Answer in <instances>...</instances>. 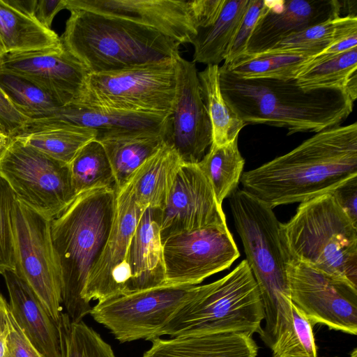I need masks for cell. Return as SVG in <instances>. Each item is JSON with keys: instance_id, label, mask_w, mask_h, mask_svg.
<instances>
[{"instance_id": "obj_1", "label": "cell", "mask_w": 357, "mask_h": 357, "mask_svg": "<svg viewBox=\"0 0 357 357\" xmlns=\"http://www.w3.org/2000/svg\"><path fill=\"white\" fill-rule=\"evenodd\" d=\"M357 176V123L316 132L281 156L242 174L243 190L271 208L330 193Z\"/></svg>"}, {"instance_id": "obj_2", "label": "cell", "mask_w": 357, "mask_h": 357, "mask_svg": "<svg viewBox=\"0 0 357 357\" xmlns=\"http://www.w3.org/2000/svg\"><path fill=\"white\" fill-rule=\"evenodd\" d=\"M223 98L247 124H264L296 132H318L340 126L354 101L342 89H304L296 78L245 79L219 67Z\"/></svg>"}, {"instance_id": "obj_3", "label": "cell", "mask_w": 357, "mask_h": 357, "mask_svg": "<svg viewBox=\"0 0 357 357\" xmlns=\"http://www.w3.org/2000/svg\"><path fill=\"white\" fill-rule=\"evenodd\" d=\"M116 192L113 188L83 192L51 220L52 238L61 275L62 304L72 323L82 321L91 310L84 291L112 227Z\"/></svg>"}, {"instance_id": "obj_4", "label": "cell", "mask_w": 357, "mask_h": 357, "mask_svg": "<svg viewBox=\"0 0 357 357\" xmlns=\"http://www.w3.org/2000/svg\"><path fill=\"white\" fill-rule=\"evenodd\" d=\"M229 202L246 261L257 284L264 311L261 339L270 348L290 330L292 303L285 258L273 210L243 189H236Z\"/></svg>"}, {"instance_id": "obj_5", "label": "cell", "mask_w": 357, "mask_h": 357, "mask_svg": "<svg viewBox=\"0 0 357 357\" xmlns=\"http://www.w3.org/2000/svg\"><path fill=\"white\" fill-rule=\"evenodd\" d=\"M70 12L61 43L90 73L118 71L179 54V43L151 27L84 9Z\"/></svg>"}, {"instance_id": "obj_6", "label": "cell", "mask_w": 357, "mask_h": 357, "mask_svg": "<svg viewBox=\"0 0 357 357\" xmlns=\"http://www.w3.org/2000/svg\"><path fill=\"white\" fill-rule=\"evenodd\" d=\"M279 234L285 259L357 287V225L331 193L301 203Z\"/></svg>"}, {"instance_id": "obj_7", "label": "cell", "mask_w": 357, "mask_h": 357, "mask_svg": "<svg viewBox=\"0 0 357 357\" xmlns=\"http://www.w3.org/2000/svg\"><path fill=\"white\" fill-rule=\"evenodd\" d=\"M264 317L257 284L244 259L223 278L194 286L159 337L220 333L260 335Z\"/></svg>"}, {"instance_id": "obj_8", "label": "cell", "mask_w": 357, "mask_h": 357, "mask_svg": "<svg viewBox=\"0 0 357 357\" xmlns=\"http://www.w3.org/2000/svg\"><path fill=\"white\" fill-rule=\"evenodd\" d=\"M176 57L118 71L89 73L83 93L75 103L169 116L176 89Z\"/></svg>"}, {"instance_id": "obj_9", "label": "cell", "mask_w": 357, "mask_h": 357, "mask_svg": "<svg viewBox=\"0 0 357 357\" xmlns=\"http://www.w3.org/2000/svg\"><path fill=\"white\" fill-rule=\"evenodd\" d=\"M0 176L16 198L52 220L75 198L69 165L12 137L0 153Z\"/></svg>"}, {"instance_id": "obj_10", "label": "cell", "mask_w": 357, "mask_h": 357, "mask_svg": "<svg viewBox=\"0 0 357 357\" xmlns=\"http://www.w3.org/2000/svg\"><path fill=\"white\" fill-rule=\"evenodd\" d=\"M15 271L58 324L62 316L61 275L51 220L17 198L13 209Z\"/></svg>"}, {"instance_id": "obj_11", "label": "cell", "mask_w": 357, "mask_h": 357, "mask_svg": "<svg viewBox=\"0 0 357 357\" xmlns=\"http://www.w3.org/2000/svg\"><path fill=\"white\" fill-rule=\"evenodd\" d=\"M193 287L164 284L133 292L98 302L89 314L121 343L140 339L151 340L159 337L163 327Z\"/></svg>"}, {"instance_id": "obj_12", "label": "cell", "mask_w": 357, "mask_h": 357, "mask_svg": "<svg viewBox=\"0 0 357 357\" xmlns=\"http://www.w3.org/2000/svg\"><path fill=\"white\" fill-rule=\"evenodd\" d=\"M291 303L312 326L357 334V287L303 263L285 259Z\"/></svg>"}, {"instance_id": "obj_13", "label": "cell", "mask_w": 357, "mask_h": 357, "mask_svg": "<svg viewBox=\"0 0 357 357\" xmlns=\"http://www.w3.org/2000/svg\"><path fill=\"white\" fill-rule=\"evenodd\" d=\"M162 243L167 285H198L240 256L227 225L174 234Z\"/></svg>"}, {"instance_id": "obj_14", "label": "cell", "mask_w": 357, "mask_h": 357, "mask_svg": "<svg viewBox=\"0 0 357 357\" xmlns=\"http://www.w3.org/2000/svg\"><path fill=\"white\" fill-rule=\"evenodd\" d=\"M115 212L102 252L88 278L84 300L98 302L128 294L126 255L143 211L137 206L131 180L116 190Z\"/></svg>"}, {"instance_id": "obj_15", "label": "cell", "mask_w": 357, "mask_h": 357, "mask_svg": "<svg viewBox=\"0 0 357 357\" xmlns=\"http://www.w3.org/2000/svg\"><path fill=\"white\" fill-rule=\"evenodd\" d=\"M176 89L165 142L184 163L197 164L212 144V130L195 63L176 57Z\"/></svg>"}, {"instance_id": "obj_16", "label": "cell", "mask_w": 357, "mask_h": 357, "mask_svg": "<svg viewBox=\"0 0 357 357\" xmlns=\"http://www.w3.org/2000/svg\"><path fill=\"white\" fill-rule=\"evenodd\" d=\"M227 225L222 207L198 164L183 163L162 210L160 236Z\"/></svg>"}, {"instance_id": "obj_17", "label": "cell", "mask_w": 357, "mask_h": 357, "mask_svg": "<svg viewBox=\"0 0 357 357\" xmlns=\"http://www.w3.org/2000/svg\"><path fill=\"white\" fill-rule=\"evenodd\" d=\"M0 70L31 80L52 94L61 105L79 100L90 73L63 44L56 48L3 54Z\"/></svg>"}, {"instance_id": "obj_18", "label": "cell", "mask_w": 357, "mask_h": 357, "mask_svg": "<svg viewBox=\"0 0 357 357\" xmlns=\"http://www.w3.org/2000/svg\"><path fill=\"white\" fill-rule=\"evenodd\" d=\"M66 9H84L151 27L181 45L197 33L190 1L66 0Z\"/></svg>"}, {"instance_id": "obj_19", "label": "cell", "mask_w": 357, "mask_h": 357, "mask_svg": "<svg viewBox=\"0 0 357 357\" xmlns=\"http://www.w3.org/2000/svg\"><path fill=\"white\" fill-rule=\"evenodd\" d=\"M337 0H278L257 22L244 54L266 52L283 39L340 16Z\"/></svg>"}, {"instance_id": "obj_20", "label": "cell", "mask_w": 357, "mask_h": 357, "mask_svg": "<svg viewBox=\"0 0 357 357\" xmlns=\"http://www.w3.org/2000/svg\"><path fill=\"white\" fill-rule=\"evenodd\" d=\"M169 116L70 103L29 119L19 135L61 126L89 128L97 134L135 130L168 131Z\"/></svg>"}, {"instance_id": "obj_21", "label": "cell", "mask_w": 357, "mask_h": 357, "mask_svg": "<svg viewBox=\"0 0 357 357\" xmlns=\"http://www.w3.org/2000/svg\"><path fill=\"white\" fill-rule=\"evenodd\" d=\"M161 215L162 210L149 207L139 217L126 259L128 294L165 284Z\"/></svg>"}, {"instance_id": "obj_22", "label": "cell", "mask_w": 357, "mask_h": 357, "mask_svg": "<svg viewBox=\"0 0 357 357\" xmlns=\"http://www.w3.org/2000/svg\"><path fill=\"white\" fill-rule=\"evenodd\" d=\"M3 276L11 314L29 341L43 357H63L59 323L15 272L6 271Z\"/></svg>"}, {"instance_id": "obj_23", "label": "cell", "mask_w": 357, "mask_h": 357, "mask_svg": "<svg viewBox=\"0 0 357 357\" xmlns=\"http://www.w3.org/2000/svg\"><path fill=\"white\" fill-rule=\"evenodd\" d=\"M142 357H257L252 336L239 333L188 335L169 339L155 337Z\"/></svg>"}, {"instance_id": "obj_24", "label": "cell", "mask_w": 357, "mask_h": 357, "mask_svg": "<svg viewBox=\"0 0 357 357\" xmlns=\"http://www.w3.org/2000/svg\"><path fill=\"white\" fill-rule=\"evenodd\" d=\"M167 130H135L97 134L111 164L119 190L137 169L161 147Z\"/></svg>"}, {"instance_id": "obj_25", "label": "cell", "mask_w": 357, "mask_h": 357, "mask_svg": "<svg viewBox=\"0 0 357 357\" xmlns=\"http://www.w3.org/2000/svg\"><path fill=\"white\" fill-rule=\"evenodd\" d=\"M183 163L176 150L165 142L137 169L131 181L135 202L142 211L149 207L165 208Z\"/></svg>"}, {"instance_id": "obj_26", "label": "cell", "mask_w": 357, "mask_h": 357, "mask_svg": "<svg viewBox=\"0 0 357 357\" xmlns=\"http://www.w3.org/2000/svg\"><path fill=\"white\" fill-rule=\"evenodd\" d=\"M250 0H225L217 20L212 24L197 29L192 40L193 61L218 65L227 58Z\"/></svg>"}, {"instance_id": "obj_27", "label": "cell", "mask_w": 357, "mask_h": 357, "mask_svg": "<svg viewBox=\"0 0 357 357\" xmlns=\"http://www.w3.org/2000/svg\"><path fill=\"white\" fill-rule=\"evenodd\" d=\"M62 46L61 38L0 0V54L31 52Z\"/></svg>"}, {"instance_id": "obj_28", "label": "cell", "mask_w": 357, "mask_h": 357, "mask_svg": "<svg viewBox=\"0 0 357 357\" xmlns=\"http://www.w3.org/2000/svg\"><path fill=\"white\" fill-rule=\"evenodd\" d=\"M202 96L211 121L212 144L220 146L238 137L245 123L233 112L222 95L219 66L208 65L198 73Z\"/></svg>"}, {"instance_id": "obj_29", "label": "cell", "mask_w": 357, "mask_h": 357, "mask_svg": "<svg viewBox=\"0 0 357 357\" xmlns=\"http://www.w3.org/2000/svg\"><path fill=\"white\" fill-rule=\"evenodd\" d=\"M354 33H357L356 15L339 16L288 36L266 52L314 56Z\"/></svg>"}, {"instance_id": "obj_30", "label": "cell", "mask_w": 357, "mask_h": 357, "mask_svg": "<svg viewBox=\"0 0 357 357\" xmlns=\"http://www.w3.org/2000/svg\"><path fill=\"white\" fill-rule=\"evenodd\" d=\"M197 164L222 206L223 200L238 188L243 174L245 160L238 150V138L220 146L211 144Z\"/></svg>"}, {"instance_id": "obj_31", "label": "cell", "mask_w": 357, "mask_h": 357, "mask_svg": "<svg viewBox=\"0 0 357 357\" xmlns=\"http://www.w3.org/2000/svg\"><path fill=\"white\" fill-rule=\"evenodd\" d=\"M312 56L302 54L265 52L243 54L222 68L245 79L296 78Z\"/></svg>"}, {"instance_id": "obj_32", "label": "cell", "mask_w": 357, "mask_h": 357, "mask_svg": "<svg viewBox=\"0 0 357 357\" xmlns=\"http://www.w3.org/2000/svg\"><path fill=\"white\" fill-rule=\"evenodd\" d=\"M96 130L79 126H61L15 137L48 156L69 165L77 152L96 139Z\"/></svg>"}, {"instance_id": "obj_33", "label": "cell", "mask_w": 357, "mask_h": 357, "mask_svg": "<svg viewBox=\"0 0 357 357\" xmlns=\"http://www.w3.org/2000/svg\"><path fill=\"white\" fill-rule=\"evenodd\" d=\"M69 169L75 195L97 188H116L109 160L96 139L77 152L69 164Z\"/></svg>"}, {"instance_id": "obj_34", "label": "cell", "mask_w": 357, "mask_h": 357, "mask_svg": "<svg viewBox=\"0 0 357 357\" xmlns=\"http://www.w3.org/2000/svg\"><path fill=\"white\" fill-rule=\"evenodd\" d=\"M357 73V47L315 63H307L296 77L304 89L339 88L344 90Z\"/></svg>"}, {"instance_id": "obj_35", "label": "cell", "mask_w": 357, "mask_h": 357, "mask_svg": "<svg viewBox=\"0 0 357 357\" xmlns=\"http://www.w3.org/2000/svg\"><path fill=\"white\" fill-rule=\"evenodd\" d=\"M0 87L15 107L29 119L62 106L50 92L15 73L0 70Z\"/></svg>"}, {"instance_id": "obj_36", "label": "cell", "mask_w": 357, "mask_h": 357, "mask_svg": "<svg viewBox=\"0 0 357 357\" xmlns=\"http://www.w3.org/2000/svg\"><path fill=\"white\" fill-rule=\"evenodd\" d=\"M59 324L63 357H116L111 346L83 321L72 323L63 313Z\"/></svg>"}, {"instance_id": "obj_37", "label": "cell", "mask_w": 357, "mask_h": 357, "mask_svg": "<svg viewBox=\"0 0 357 357\" xmlns=\"http://www.w3.org/2000/svg\"><path fill=\"white\" fill-rule=\"evenodd\" d=\"M312 325L292 303V325L271 349L273 357H317Z\"/></svg>"}, {"instance_id": "obj_38", "label": "cell", "mask_w": 357, "mask_h": 357, "mask_svg": "<svg viewBox=\"0 0 357 357\" xmlns=\"http://www.w3.org/2000/svg\"><path fill=\"white\" fill-rule=\"evenodd\" d=\"M16 197L0 176V275L15 271L13 209Z\"/></svg>"}, {"instance_id": "obj_39", "label": "cell", "mask_w": 357, "mask_h": 357, "mask_svg": "<svg viewBox=\"0 0 357 357\" xmlns=\"http://www.w3.org/2000/svg\"><path fill=\"white\" fill-rule=\"evenodd\" d=\"M271 3L272 1L267 0L250 1L224 63H228L245 54L248 41L257 22L270 8Z\"/></svg>"}, {"instance_id": "obj_40", "label": "cell", "mask_w": 357, "mask_h": 357, "mask_svg": "<svg viewBox=\"0 0 357 357\" xmlns=\"http://www.w3.org/2000/svg\"><path fill=\"white\" fill-rule=\"evenodd\" d=\"M29 119L13 105L0 87V130L10 138L20 134Z\"/></svg>"}, {"instance_id": "obj_41", "label": "cell", "mask_w": 357, "mask_h": 357, "mask_svg": "<svg viewBox=\"0 0 357 357\" xmlns=\"http://www.w3.org/2000/svg\"><path fill=\"white\" fill-rule=\"evenodd\" d=\"M330 193L351 220L357 225V176L347 179Z\"/></svg>"}, {"instance_id": "obj_42", "label": "cell", "mask_w": 357, "mask_h": 357, "mask_svg": "<svg viewBox=\"0 0 357 357\" xmlns=\"http://www.w3.org/2000/svg\"><path fill=\"white\" fill-rule=\"evenodd\" d=\"M8 342L13 357H43L32 345L9 312Z\"/></svg>"}, {"instance_id": "obj_43", "label": "cell", "mask_w": 357, "mask_h": 357, "mask_svg": "<svg viewBox=\"0 0 357 357\" xmlns=\"http://www.w3.org/2000/svg\"><path fill=\"white\" fill-rule=\"evenodd\" d=\"M225 0L190 1L196 29L206 27L217 20Z\"/></svg>"}, {"instance_id": "obj_44", "label": "cell", "mask_w": 357, "mask_h": 357, "mask_svg": "<svg viewBox=\"0 0 357 357\" xmlns=\"http://www.w3.org/2000/svg\"><path fill=\"white\" fill-rule=\"evenodd\" d=\"M66 6V0H36L33 17L44 27L52 29L53 19Z\"/></svg>"}, {"instance_id": "obj_45", "label": "cell", "mask_w": 357, "mask_h": 357, "mask_svg": "<svg viewBox=\"0 0 357 357\" xmlns=\"http://www.w3.org/2000/svg\"><path fill=\"white\" fill-rule=\"evenodd\" d=\"M355 47H357V33L335 42L321 53L312 56L307 63H315L333 57Z\"/></svg>"}, {"instance_id": "obj_46", "label": "cell", "mask_w": 357, "mask_h": 357, "mask_svg": "<svg viewBox=\"0 0 357 357\" xmlns=\"http://www.w3.org/2000/svg\"><path fill=\"white\" fill-rule=\"evenodd\" d=\"M5 2L17 10L33 17L36 0H4ZM34 18V17H33Z\"/></svg>"}, {"instance_id": "obj_47", "label": "cell", "mask_w": 357, "mask_h": 357, "mask_svg": "<svg viewBox=\"0 0 357 357\" xmlns=\"http://www.w3.org/2000/svg\"><path fill=\"white\" fill-rule=\"evenodd\" d=\"M10 139L8 135L0 130V153L6 147Z\"/></svg>"}, {"instance_id": "obj_48", "label": "cell", "mask_w": 357, "mask_h": 357, "mask_svg": "<svg viewBox=\"0 0 357 357\" xmlns=\"http://www.w3.org/2000/svg\"><path fill=\"white\" fill-rule=\"evenodd\" d=\"M338 357V356H334ZM349 357H357V349L354 348L353 351L351 352Z\"/></svg>"}, {"instance_id": "obj_49", "label": "cell", "mask_w": 357, "mask_h": 357, "mask_svg": "<svg viewBox=\"0 0 357 357\" xmlns=\"http://www.w3.org/2000/svg\"><path fill=\"white\" fill-rule=\"evenodd\" d=\"M1 54H0V60H1Z\"/></svg>"}]
</instances>
